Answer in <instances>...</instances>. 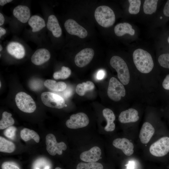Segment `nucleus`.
<instances>
[{"instance_id":"1","label":"nucleus","mask_w":169,"mask_h":169,"mask_svg":"<svg viewBox=\"0 0 169 169\" xmlns=\"http://www.w3.org/2000/svg\"><path fill=\"white\" fill-rule=\"evenodd\" d=\"M134 63L137 69L141 72L147 74L150 72L154 67V62L151 54L141 49L135 50L133 54Z\"/></svg>"},{"instance_id":"2","label":"nucleus","mask_w":169,"mask_h":169,"mask_svg":"<svg viewBox=\"0 0 169 169\" xmlns=\"http://www.w3.org/2000/svg\"><path fill=\"white\" fill-rule=\"evenodd\" d=\"M94 15L97 23L103 27H109L115 22L114 13L108 6L103 5L97 7L95 11Z\"/></svg>"},{"instance_id":"3","label":"nucleus","mask_w":169,"mask_h":169,"mask_svg":"<svg viewBox=\"0 0 169 169\" xmlns=\"http://www.w3.org/2000/svg\"><path fill=\"white\" fill-rule=\"evenodd\" d=\"M111 66L115 69L118 74V77L121 83L127 84L130 81V75L128 68L125 61L120 57L114 56L110 61Z\"/></svg>"},{"instance_id":"4","label":"nucleus","mask_w":169,"mask_h":169,"mask_svg":"<svg viewBox=\"0 0 169 169\" xmlns=\"http://www.w3.org/2000/svg\"><path fill=\"white\" fill-rule=\"evenodd\" d=\"M15 100L17 106L21 111L27 113H32L36 110V104L31 97L23 92L18 93Z\"/></svg>"},{"instance_id":"5","label":"nucleus","mask_w":169,"mask_h":169,"mask_svg":"<svg viewBox=\"0 0 169 169\" xmlns=\"http://www.w3.org/2000/svg\"><path fill=\"white\" fill-rule=\"evenodd\" d=\"M107 94L112 100L119 101L122 97H124L125 95V90L123 84L116 78L111 77L109 82Z\"/></svg>"},{"instance_id":"6","label":"nucleus","mask_w":169,"mask_h":169,"mask_svg":"<svg viewBox=\"0 0 169 169\" xmlns=\"http://www.w3.org/2000/svg\"><path fill=\"white\" fill-rule=\"evenodd\" d=\"M41 98L43 103L49 107L60 109L63 108L65 105L64 100L62 97L52 92L43 93Z\"/></svg>"},{"instance_id":"7","label":"nucleus","mask_w":169,"mask_h":169,"mask_svg":"<svg viewBox=\"0 0 169 169\" xmlns=\"http://www.w3.org/2000/svg\"><path fill=\"white\" fill-rule=\"evenodd\" d=\"M150 153L156 157H162L169 152V137H161L153 143L149 148Z\"/></svg>"},{"instance_id":"8","label":"nucleus","mask_w":169,"mask_h":169,"mask_svg":"<svg viewBox=\"0 0 169 169\" xmlns=\"http://www.w3.org/2000/svg\"><path fill=\"white\" fill-rule=\"evenodd\" d=\"M46 150L50 155L55 156L56 154L61 155L62 151L67 149L66 144L63 142H57L54 135L49 134L46 137Z\"/></svg>"},{"instance_id":"9","label":"nucleus","mask_w":169,"mask_h":169,"mask_svg":"<svg viewBox=\"0 0 169 169\" xmlns=\"http://www.w3.org/2000/svg\"><path fill=\"white\" fill-rule=\"evenodd\" d=\"M89 123L87 115L84 113L79 112L71 115L70 119L66 121V125L69 128L77 129L87 126Z\"/></svg>"},{"instance_id":"10","label":"nucleus","mask_w":169,"mask_h":169,"mask_svg":"<svg viewBox=\"0 0 169 169\" xmlns=\"http://www.w3.org/2000/svg\"><path fill=\"white\" fill-rule=\"evenodd\" d=\"M64 26L67 32L70 34L77 36L82 38H85L87 35V30L73 19L67 20Z\"/></svg>"},{"instance_id":"11","label":"nucleus","mask_w":169,"mask_h":169,"mask_svg":"<svg viewBox=\"0 0 169 169\" xmlns=\"http://www.w3.org/2000/svg\"><path fill=\"white\" fill-rule=\"evenodd\" d=\"M94 55V51L91 48H85L78 53L74 58V62L78 67L82 68L88 64Z\"/></svg>"},{"instance_id":"12","label":"nucleus","mask_w":169,"mask_h":169,"mask_svg":"<svg viewBox=\"0 0 169 169\" xmlns=\"http://www.w3.org/2000/svg\"><path fill=\"white\" fill-rule=\"evenodd\" d=\"M112 144L115 147L121 150L127 156H130L134 153L133 144L126 138L115 139L113 141Z\"/></svg>"},{"instance_id":"13","label":"nucleus","mask_w":169,"mask_h":169,"mask_svg":"<svg viewBox=\"0 0 169 169\" xmlns=\"http://www.w3.org/2000/svg\"><path fill=\"white\" fill-rule=\"evenodd\" d=\"M101 154L100 149L95 146L88 151L82 152L80 155V158L84 162H96L100 159Z\"/></svg>"},{"instance_id":"14","label":"nucleus","mask_w":169,"mask_h":169,"mask_svg":"<svg viewBox=\"0 0 169 169\" xmlns=\"http://www.w3.org/2000/svg\"><path fill=\"white\" fill-rule=\"evenodd\" d=\"M51 56L49 51L45 48L37 50L32 55L31 61L35 65H41L48 61Z\"/></svg>"},{"instance_id":"15","label":"nucleus","mask_w":169,"mask_h":169,"mask_svg":"<svg viewBox=\"0 0 169 169\" xmlns=\"http://www.w3.org/2000/svg\"><path fill=\"white\" fill-rule=\"evenodd\" d=\"M155 130L152 125L148 122L143 124L140 132L139 138L143 144H146L150 141L153 136Z\"/></svg>"},{"instance_id":"16","label":"nucleus","mask_w":169,"mask_h":169,"mask_svg":"<svg viewBox=\"0 0 169 169\" xmlns=\"http://www.w3.org/2000/svg\"><path fill=\"white\" fill-rule=\"evenodd\" d=\"M139 119L138 111L131 108L121 112L118 118L119 121L122 123L136 122Z\"/></svg>"},{"instance_id":"17","label":"nucleus","mask_w":169,"mask_h":169,"mask_svg":"<svg viewBox=\"0 0 169 169\" xmlns=\"http://www.w3.org/2000/svg\"><path fill=\"white\" fill-rule=\"evenodd\" d=\"M13 16L20 22L25 23L28 21L30 17V11L27 6L18 5L13 10Z\"/></svg>"},{"instance_id":"18","label":"nucleus","mask_w":169,"mask_h":169,"mask_svg":"<svg viewBox=\"0 0 169 169\" xmlns=\"http://www.w3.org/2000/svg\"><path fill=\"white\" fill-rule=\"evenodd\" d=\"M8 53L14 58L20 59L23 58L25 54L24 47L20 44L17 42H11L7 46Z\"/></svg>"},{"instance_id":"19","label":"nucleus","mask_w":169,"mask_h":169,"mask_svg":"<svg viewBox=\"0 0 169 169\" xmlns=\"http://www.w3.org/2000/svg\"><path fill=\"white\" fill-rule=\"evenodd\" d=\"M47 27L51 31L53 35L56 38L59 37L62 33L61 28L59 24L58 20L55 16L50 15L48 18Z\"/></svg>"},{"instance_id":"20","label":"nucleus","mask_w":169,"mask_h":169,"mask_svg":"<svg viewBox=\"0 0 169 169\" xmlns=\"http://www.w3.org/2000/svg\"><path fill=\"white\" fill-rule=\"evenodd\" d=\"M102 113L107 121V125L104 128L105 130L107 132L114 131L115 128L114 121L115 117L113 112L110 109L105 108L103 110Z\"/></svg>"},{"instance_id":"21","label":"nucleus","mask_w":169,"mask_h":169,"mask_svg":"<svg viewBox=\"0 0 169 169\" xmlns=\"http://www.w3.org/2000/svg\"><path fill=\"white\" fill-rule=\"evenodd\" d=\"M114 32L118 36H121L127 33L131 35L135 34V31L131 25L127 23H123L116 25L114 28Z\"/></svg>"},{"instance_id":"22","label":"nucleus","mask_w":169,"mask_h":169,"mask_svg":"<svg viewBox=\"0 0 169 169\" xmlns=\"http://www.w3.org/2000/svg\"><path fill=\"white\" fill-rule=\"evenodd\" d=\"M28 23L32 28V31L33 32L40 31L46 26L44 19L37 15L31 16L28 21Z\"/></svg>"},{"instance_id":"23","label":"nucleus","mask_w":169,"mask_h":169,"mask_svg":"<svg viewBox=\"0 0 169 169\" xmlns=\"http://www.w3.org/2000/svg\"><path fill=\"white\" fill-rule=\"evenodd\" d=\"M44 85L49 89L54 91H62L67 88V85L63 82H57L51 79H47L44 82Z\"/></svg>"},{"instance_id":"24","label":"nucleus","mask_w":169,"mask_h":169,"mask_svg":"<svg viewBox=\"0 0 169 169\" xmlns=\"http://www.w3.org/2000/svg\"><path fill=\"white\" fill-rule=\"evenodd\" d=\"M20 136L22 139L25 141L31 139H33L37 143L39 141L40 137L39 135L34 131L27 128H24L21 130Z\"/></svg>"},{"instance_id":"25","label":"nucleus","mask_w":169,"mask_h":169,"mask_svg":"<svg viewBox=\"0 0 169 169\" xmlns=\"http://www.w3.org/2000/svg\"><path fill=\"white\" fill-rule=\"evenodd\" d=\"M15 149V146L13 142L0 136V152L11 153L14 151Z\"/></svg>"},{"instance_id":"26","label":"nucleus","mask_w":169,"mask_h":169,"mask_svg":"<svg viewBox=\"0 0 169 169\" xmlns=\"http://www.w3.org/2000/svg\"><path fill=\"white\" fill-rule=\"evenodd\" d=\"M95 85L92 81H88L85 82L78 84L76 88L77 93L80 96L84 95L87 91L92 90L94 89Z\"/></svg>"},{"instance_id":"27","label":"nucleus","mask_w":169,"mask_h":169,"mask_svg":"<svg viewBox=\"0 0 169 169\" xmlns=\"http://www.w3.org/2000/svg\"><path fill=\"white\" fill-rule=\"evenodd\" d=\"M12 114L7 111L3 112L2 118L0 121V129H4L12 126L14 123Z\"/></svg>"},{"instance_id":"28","label":"nucleus","mask_w":169,"mask_h":169,"mask_svg":"<svg viewBox=\"0 0 169 169\" xmlns=\"http://www.w3.org/2000/svg\"><path fill=\"white\" fill-rule=\"evenodd\" d=\"M157 0H146L144 1L143 6L144 13L150 15L155 13L157 9Z\"/></svg>"},{"instance_id":"29","label":"nucleus","mask_w":169,"mask_h":169,"mask_svg":"<svg viewBox=\"0 0 169 169\" xmlns=\"http://www.w3.org/2000/svg\"><path fill=\"white\" fill-rule=\"evenodd\" d=\"M70 68L65 66H62L60 71L54 72L53 75L54 78L56 79H65L68 78L71 74Z\"/></svg>"},{"instance_id":"30","label":"nucleus","mask_w":169,"mask_h":169,"mask_svg":"<svg viewBox=\"0 0 169 169\" xmlns=\"http://www.w3.org/2000/svg\"><path fill=\"white\" fill-rule=\"evenodd\" d=\"M76 169H103V166L98 162H80L77 165Z\"/></svg>"},{"instance_id":"31","label":"nucleus","mask_w":169,"mask_h":169,"mask_svg":"<svg viewBox=\"0 0 169 169\" xmlns=\"http://www.w3.org/2000/svg\"><path fill=\"white\" fill-rule=\"evenodd\" d=\"M129 12L132 14H136L139 13L140 10L141 1L140 0H129Z\"/></svg>"},{"instance_id":"32","label":"nucleus","mask_w":169,"mask_h":169,"mask_svg":"<svg viewBox=\"0 0 169 169\" xmlns=\"http://www.w3.org/2000/svg\"><path fill=\"white\" fill-rule=\"evenodd\" d=\"M158 60L161 66L169 69V52L161 54L158 58Z\"/></svg>"},{"instance_id":"33","label":"nucleus","mask_w":169,"mask_h":169,"mask_svg":"<svg viewBox=\"0 0 169 169\" xmlns=\"http://www.w3.org/2000/svg\"><path fill=\"white\" fill-rule=\"evenodd\" d=\"M16 130L17 128L15 127L11 126L4 130L3 134L8 138L13 140L15 137Z\"/></svg>"},{"instance_id":"34","label":"nucleus","mask_w":169,"mask_h":169,"mask_svg":"<svg viewBox=\"0 0 169 169\" xmlns=\"http://www.w3.org/2000/svg\"><path fill=\"white\" fill-rule=\"evenodd\" d=\"M29 85L32 90L34 91H38L41 89L42 82L39 79H33L30 82Z\"/></svg>"},{"instance_id":"35","label":"nucleus","mask_w":169,"mask_h":169,"mask_svg":"<svg viewBox=\"0 0 169 169\" xmlns=\"http://www.w3.org/2000/svg\"><path fill=\"white\" fill-rule=\"evenodd\" d=\"M2 169H20L18 166L10 162H5L1 166Z\"/></svg>"},{"instance_id":"36","label":"nucleus","mask_w":169,"mask_h":169,"mask_svg":"<svg viewBox=\"0 0 169 169\" xmlns=\"http://www.w3.org/2000/svg\"><path fill=\"white\" fill-rule=\"evenodd\" d=\"M164 16L166 18H169V0L166 2L163 10Z\"/></svg>"},{"instance_id":"37","label":"nucleus","mask_w":169,"mask_h":169,"mask_svg":"<svg viewBox=\"0 0 169 169\" xmlns=\"http://www.w3.org/2000/svg\"><path fill=\"white\" fill-rule=\"evenodd\" d=\"M162 86L165 89L169 90V74H167L164 79Z\"/></svg>"},{"instance_id":"38","label":"nucleus","mask_w":169,"mask_h":169,"mask_svg":"<svg viewBox=\"0 0 169 169\" xmlns=\"http://www.w3.org/2000/svg\"><path fill=\"white\" fill-rule=\"evenodd\" d=\"M105 75V70L103 69H100L97 73L96 78L99 80H102L104 78Z\"/></svg>"},{"instance_id":"39","label":"nucleus","mask_w":169,"mask_h":169,"mask_svg":"<svg viewBox=\"0 0 169 169\" xmlns=\"http://www.w3.org/2000/svg\"><path fill=\"white\" fill-rule=\"evenodd\" d=\"M63 91L64 92V96L65 98H69L72 95V89L70 88H66Z\"/></svg>"},{"instance_id":"40","label":"nucleus","mask_w":169,"mask_h":169,"mask_svg":"<svg viewBox=\"0 0 169 169\" xmlns=\"http://www.w3.org/2000/svg\"><path fill=\"white\" fill-rule=\"evenodd\" d=\"M134 163L132 161L129 162L127 165L126 169H134Z\"/></svg>"},{"instance_id":"41","label":"nucleus","mask_w":169,"mask_h":169,"mask_svg":"<svg viewBox=\"0 0 169 169\" xmlns=\"http://www.w3.org/2000/svg\"><path fill=\"white\" fill-rule=\"evenodd\" d=\"M4 18L2 13H0V25H3L4 22Z\"/></svg>"},{"instance_id":"42","label":"nucleus","mask_w":169,"mask_h":169,"mask_svg":"<svg viewBox=\"0 0 169 169\" xmlns=\"http://www.w3.org/2000/svg\"><path fill=\"white\" fill-rule=\"evenodd\" d=\"M6 33V30L3 28L0 27V38L3 35H4Z\"/></svg>"},{"instance_id":"43","label":"nucleus","mask_w":169,"mask_h":169,"mask_svg":"<svg viewBox=\"0 0 169 169\" xmlns=\"http://www.w3.org/2000/svg\"><path fill=\"white\" fill-rule=\"evenodd\" d=\"M7 0H0V5L1 6H3L7 4Z\"/></svg>"},{"instance_id":"44","label":"nucleus","mask_w":169,"mask_h":169,"mask_svg":"<svg viewBox=\"0 0 169 169\" xmlns=\"http://www.w3.org/2000/svg\"><path fill=\"white\" fill-rule=\"evenodd\" d=\"M166 40H167V43H168V44H169V35L168 36H167Z\"/></svg>"},{"instance_id":"45","label":"nucleus","mask_w":169,"mask_h":169,"mask_svg":"<svg viewBox=\"0 0 169 169\" xmlns=\"http://www.w3.org/2000/svg\"><path fill=\"white\" fill-rule=\"evenodd\" d=\"M3 49V47L2 45L0 44V51H1Z\"/></svg>"},{"instance_id":"46","label":"nucleus","mask_w":169,"mask_h":169,"mask_svg":"<svg viewBox=\"0 0 169 169\" xmlns=\"http://www.w3.org/2000/svg\"><path fill=\"white\" fill-rule=\"evenodd\" d=\"M54 169H61V168L59 167H56Z\"/></svg>"},{"instance_id":"47","label":"nucleus","mask_w":169,"mask_h":169,"mask_svg":"<svg viewBox=\"0 0 169 169\" xmlns=\"http://www.w3.org/2000/svg\"><path fill=\"white\" fill-rule=\"evenodd\" d=\"M1 82H0V87H1Z\"/></svg>"},{"instance_id":"48","label":"nucleus","mask_w":169,"mask_h":169,"mask_svg":"<svg viewBox=\"0 0 169 169\" xmlns=\"http://www.w3.org/2000/svg\"><path fill=\"white\" fill-rule=\"evenodd\" d=\"M67 106V105H65L64 106L66 107V106Z\"/></svg>"}]
</instances>
